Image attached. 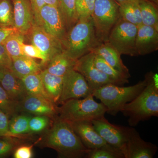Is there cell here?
<instances>
[{"instance_id":"cell-31","label":"cell","mask_w":158,"mask_h":158,"mask_svg":"<svg viewBox=\"0 0 158 158\" xmlns=\"http://www.w3.org/2000/svg\"><path fill=\"white\" fill-rule=\"evenodd\" d=\"M86 158H125L120 150L107 144L96 149L89 151Z\"/></svg>"},{"instance_id":"cell-24","label":"cell","mask_w":158,"mask_h":158,"mask_svg":"<svg viewBox=\"0 0 158 158\" xmlns=\"http://www.w3.org/2000/svg\"><path fill=\"white\" fill-rule=\"evenodd\" d=\"M21 79L27 94L41 97L52 102L46 92L39 73L31 74Z\"/></svg>"},{"instance_id":"cell-9","label":"cell","mask_w":158,"mask_h":158,"mask_svg":"<svg viewBox=\"0 0 158 158\" xmlns=\"http://www.w3.org/2000/svg\"><path fill=\"white\" fill-rule=\"evenodd\" d=\"M93 91L84 77L74 69L69 71L63 77V84L59 103L73 99L85 98Z\"/></svg>"},{"instance_id":"cell-8","label":"cell","mask_w":158,"mask_h":158,"mask_svg":"<svg viewBox=\"0 0 158 158\" xmlns=\"http://www.w3.org/2000/svg\"><path fill=\"white\" fill-rule=\"evenodd\" d=\"M94 53L90 52L77 60L74 70L84 77L93 91L108 84L116 85L107 76L99 70L94 62Z\"/></svg>"},{"instance_id":"cell-28","label":"cell","mask_w":158,"mask_h":158,"mask_svg":"<svg viewBox=\"0 0 158 158\" xmlns=\"http://www.w3.org/2000/svg\"><path fill=\"white\" fill-rule=\"evenodd\" d=\"M25 35L19 32L12 34L3 43L4 46L11 59L25 56L22 49L24 43Z\"/></svg>"},{"instance_id":"cell-32","label":"cell","mask_w":158,"mask_h":158,"mask_svg":"<svg viewBox=\"0 0 158 158\" xmlns=\"http://www.w3.org/2000/svg\"><path fill=\"white\" fill-rule=\"evenodd\" d=\"M19 110V103L14 101L0 85V110L8 116Z\"/></svg>"},{"instance_id":"cell-7","label":"cell","mask_w":158,"mask_h":158,"mask_svg":"<svg viewBox=\"0 0 158 158\" xmlns=\"http://www.w3.org/2000/svg\"><path fill=\"white\" fill-rule=\"evenodd\" d=\"M138 26L119 19L111 30L107 42L121 55L138 56L135 47Z\"/></svg>"},{"instance_id":"cell-19","label":"cell","mask_w":158,"mask_h":158,"mask_svg":"<svg viewBox=\"0 0 158 158\" xmlns=\"http://www.w3.org/2000/svg\"><path fill=\"white\" fill-rule=\"evenodd\" d=\"M92 52L100 56L116 70L131 77L128 69L123 62L121 55L108 42L100 44Z\"/></svg>"},{"instance_id":"cell-34","label":"cell","mask_w":158,"mask_h":158,"mask_svg":"<svg viewBox=\"0 0 158 158\" xmlns=\"http://www.w3.org/2000/svg\"><path fill=\"white\" fill-rule=\"evenodd\" d=\"M48 118L45 116L31 117L29 121L30 131L35 133L42 131L48 126Z\"/></svg>"},{"instance_id":"cell-42","label":"cell","mask_w":158,"mask_h":158,"mask_svg":"<svg viewBox=\"0 0 158 158\" xmlns=\"http://www.w3.org/2000/svg\"><path fill=\"white\" fill-rule=\"evenodd\" d=\"M59 0H44L45 5L59 7Z\"/></svg>"},{"instance_id":"cell-45","label":"cell","mask_w":158,"mask_h":158,"mask_svg":"<svg viewBox=\"0 0 158 158\" xmlns=\"http://www.w3.org/2000/svg\"><path fill=\"white\" fill-rule=\"evenodd\" d=\"M3 71H4L0 69V79H1V77H2V75Z\"/></svg>"},{"instance_id":"cell-4","label":"cell","mask_w":158,"mask_h":158,"mask_svg":"<svg viewBox=\"0 0 158 158\" xmlns=\"http://www.w3.org/2000/svg\"><path fill=\"white\" fill-rule=\"evenodd\" d=\"M148 79L146 74L144 80L132 86L123 87L108 84L94 90L92 94L106 107V113L116 116L126 104L132 101L143 90L147 85Z\"/></svg>"},{"instance_id":"cell-27","label":"cell","mask_w":158,"mask_h":158,"mask_svg":"<svg viewBox=\"0 0 158 158\" xmlns=\"http://www.w3.org/2000/svg\"><path fill=\"white\" fill-rule=\"evenodd\" d=\"M59 8L68 32L79 19L76 9V0H59Z\"/></svg>"},{"instance_id":"cell-29","label":"cell","mask_w":158,"mask_h":158,"mask_svg":"<svg viewBox=\"0 0 158 158\" xmlns=\"http://www.w3.org/2000/svg\"><path fill=\"white\" fill-rule=\"evenodd\" d=\"M0 27L15 28L12 0H0Z\"/></svg>"},{"instance_id":"cell-3","label":"cell","mask_w":158,"mask_h":158,"mask_svg":"<svg viewBox=\"0 0 158 158\" xmlns=\"http://www.w3.org/2000/svg\"><path fill=\"white\" fill-rule=\"evenodd\" d=\"M47 146L65 158L86 157L90 150L83 144L70 123L58 118L45 138Z\"/></svg>"},{"instance_id":"cell-14","label":"cell","mask_w":158,"mask_h":158,"mask_svg":"<svg viewBox=\"0 0 158 158\" xmlns=\"http://www.w3.org/2000/svg\"><path fill=\"white\" fill-rule=\"evenodd\" d=\"M14 27L27 36L35 24L30 0H12Z\"/></svg>"},{"instance_id":"cell-46","label":"cell","mask_w":158,"mask_h":158,"mask_svg":"<svg viewBox=\"0 0 158 158\" xmlns=\"http://www.w3.org/2000/svg\"><path fill=\"white\" fill-rule=\"evenodd\" d=\"M0 137H1V136H0Z\"/></svg>"},{"instance_id":"cell-20","label":"cell","mask_w":158,"mask_h":158,"mask_svg":"<svg viewBox=\"0 0 158 158\" xmlns=\"http://www.w3.org/2000/svg\"><path fill=\"white\" fill-rule=\"evenodd\" d=\"M12 59L11 71L20 79L34 73H39L42 71V63H38L35 59L27 56Z\"/></svg>"},{"instance_id":"cell-13","label":"cell","mask_w":158,"mask_h":158,"mask_svg":"<svg viewBox=\"0 0 158 158\" xmlns=\"http://www.w3.org/2000/svg\"><path fill=\"white\" fill-rule=\"evenodd\" d=\"M91 122L94 129L106 143L120 150L124 154L126 141L124 127L110 123L105 116Z\"/></svg>"},{"instance_id":"cell-22","label":"cell","mask_w":158,"mask_h":158,"mask_svg":"<svg viewBox=\"0 0 158 158\" xmlns=\"http://www.w3.org/2000/svg\"><path fill=\"white\" fill-rule=\"evenodd\" d=\"M39 74L46 92L51 101L55 104L59 103L62 93L63 77L52 74L44 69L41 71Z\"/></svg>"},{"instance_id":"cell-11","label":"cell","mask_w":158,"mask_h":158,"mask_svg":"<svg viewBox=\"0 0 158 158\" xmlns=\"http://www.w3.org/2000/svg\"><path fill=\"white\" fill-rule=\"evenodd\" d=\"M124 129L126 139L125 158L153 157L158 150L156 145L144 141L134 128L124 127Z\"/></svg>"},{"instance_id":"cell-39","label":"cell","mask_w":158,"mask_h":158,"mask_svg":"<svg viewBox=\"0 0 158 158\" xmlns=\"http://www.w3.org/2000/svg\"><path fill=\"white\" fill-rule=\"evenodd\" d=\"M9 121L8 116L0 110V136H8Z\"/></svg>"},{"instance_id":"cell-10","label":"cell","mask_w":158,"mask_h":158,"mask_svg":"<svg viewBox=\"0 0 158 158\" xmlns=\"http://www.w3.org/2000/svg\"><path fill=\"white\" fill-rule=\"evenodd\" d=\"M37 25L61 42L67 33L62 13L57 6L44 5L40 11Z\"/></svg>"},{"instance_id":"cell-33","label":"cell","mask_w":158,"mask_h":158,"mask_svg":"<svg viewBox=\"0 0 158 158\" xmlns=\"http://www.w3.org/2000/svg\"><path fill=\"white\" fill-rule=\"evenodd\" d=\"M95 0H76V9L79 19L91 16Z\"/></svg>"},{"instance_id":"cell-38","label":"cell","mask_w":158,"mask_h":158,"mask_svg":"<svg viewBox=\"0 0 158 158\" xmlns=\"http://www.w3.org/2000/svg\"><path fill=\"white\" fill-rule=\"evenodd\" d=\"M33 145L23 146L19 147L15 152V158H31L33 157Z\"/></svg>"},{"instance_id":"cell-30","label":"cell","mask_w":158,"mask_h":158,"mask_svg":"<svg viewBox=\"0 0 158 158\" xmlns=\"http://www.w3.org/2000/svg\"><path fill=\"white\" fill-rule=\"evenodd\" d=\"M31 116L26 115L15 116L9 122V135H22L30 132L29 121Z\"/></svg>"},{"instance_id":"cell-5","label":"cell","mask_w":158,"mask_h":158,"mask_svg":"<svg viewBox=\"0 0 158 158\" xmlns=\"http://www.w3.org/2000/svg\"><path fill=\"white\" fill-rule=\"evenodd\" d=\"M91 94L82 99H73L62 104L58 109L59 118L69 123L92 121L105 116L107 109L94 100Z\"/></svg>"},{"instance_id":"cell-25","label":"cell","mask_w":158,"mask_h":158,"mask_svg":"<svg viewBox=\"0 0 158 158\" xmlns=\"http://www.w3.org/2000/svg\"><path fill=\"white\" fill-rule=\"evenodd\" d=\"M118 10L121 19L138 27L142 24L139 3L128 2L119 4Z\"/></svg>"},{"instance_id":"cell-1","label":"cell","mask_w":158,"mask_h":158,"mask_svg":"<svg viewBox=\"0 0 158 158\" xmlns=\"http://www.w3.org/2000/svg\"><path fill=\"white\" fill-rule=\"evenodd\" d=\"M148 82L143 90L132 101L126 104L120 112L129 117L130 126L135 127L141 121L158 116V74L147 73Z\"/></svg>"},{"instance_id":"cell-6","label":"cell","mask_w":158,"mask_h":158,"mask_svg":"<svg viewBox=\"0 0 158 158\" xmlns=\"http://www.w3.org/2000/svg\"><path fill=\"white\" fill-rule=\"evenodd\" d=\"M118 8L115 0H95L91 17L100 43L107 42L111 30L120 19Z\"/></svg>"},{"instance_id":"cell-44","label":"cell","mask_w":158,"mask_h":158,"mask_svg":"<svg viewBox=\"0 0 158 158\" xmlns=\"http://www.w3.org/2000/svg\"><path fill=\"white\" fill-rule=\"evenodd\" d=\"M150 2L153 3L156 6H157L158 3V0H148Z\"/></svg>"},{"instance_id":"cell-21","label":"cell","mask_w":158,"mask_h":158,"mask_svg":"<svg viewBox=\"0 0 158 158\" xmlns=\"http://www.w3.org/2000/svg\"><path fill=\"white\" fill-rule=\"evenodd\" d=\"M77 60H74L62 51L48 62L44 70L57 76L63 77L69 71L74 69Z\"/></svg>"},{"instance_id":"cell-23","label":"cell","mask_w":158,"mask_h":158,"mask_svg":"<svg viewBox=\"0 0 158 158\" xmlns=\"http://www.w3.org/2000/svg\"><path fill=\"white\" fill-rule=\"evenodd\" d=\"M94 62L99 70L114 81L117 85L123 86L129 83L130 76L116 70L100 56L94 53Z\"/></svg>"},{"instance_id":"cell-35","label":"cell","mask_w":158,"mask_h":158,"mask_svg":"<svg viewBox=\"0 0 158 158\" xmlns=\"http://www.w3.org/2000/svg\"><path fill=\"white\" fill-rule=\"evenodd\" d=\"M23 52L25 56L31 57V58H36L40 59L41 60V63L43 65L47 64V59L45 56L40 52V50L33 44H25L24 43L22 46Z\"/></svg>"},{"instance_id":"cell-41","label":"cell","mask_w":158,"mask_h":158,"mask_svg":"<svg viewBox=\"0 0 158 158\" xmlns=\"http://www.w3.org/2000/svg\"><path fill=\"white\" fill-rule=\"evenodd\" d=\"M19 32L15 28H3L0 27V44H3L12 34Z\"/></svg>"},{"instance_id":"cell-17","label":"cell","mask_w":158,"mask_h":158,"mask_svg":"<svg viewBox=\"0 0 158 158\" xmlns=\"http://www.w3.org/2000/svg\"><path fill=\"white\" fill-rule=\"evenodd\" d=\"M135 47L138 56H144L158 50V31L150 26L138 27Z\"/></svg>"},{"instance_id":"cell-26","label":"cell","mask_w":158,"mask_h":158,"mask_svg":"<svg viewBox=\"0 0 158 158\" xmlns=\"http://www.w3.org/2000/svg\"><path fill=\"white\" fill-rule=\"evenodd\" d=\"M142 24L150 26L158 31V12L155 5L148 0L139 3Z\"/></svg>"},{"instance_id":"cell-2","label":"cell","mask_w":158,"mask_h":158,"mask_svg":"<svg viewBox=\"0 0 158 158\" xmlns=\"http://www.w3.org/2000/svg\"><path fill=\"white\" fill-rule=\"evenodd\" d=\"M62 51L77 60L92 52L100 44L91 16L80 18L62 41Z\"/></svg>"},{"instance_id":"cell-40","label":"cell","mask_w":158,"mask_h":158,"mask_svg":"<svg viewBox=\"0 0 158 158\" xmlns=\"http://www.w3.org/2000/svg\"><path fill=\"white\" fill-rule=\"evenodd\" d=\"M13 143L9 140L0 139V157L9 153L13 149Z\"/></svg>"},{"instance_id":"cell-16","label":"cell","mask_w":158,"mask_h":158,"mask_svg":"<svg viewBox=\"0 0 158 158\" xmlns=\"http://www.w3.org/2000/svg\"><path fill=\"white\" fill-rule=\"evenodd\" d=\"M19 108L37 116H53L58 109L53 102L37 95L27 94L19 103Z\"/></svg>"},{"instance_id":"cell-18","label":"cell","mask_w":158,"mask_h":158,"mask_svg":"<svg viewBox=\"0 0 158 158\" xmlns=\"http://www.w3.org/2000/svg\"><path fill=\"white\" fill-rule=\"evenodd\" d=\"M0 85L14 101L19 102L27 94L21 79L10 70L3 71L0 79Z\"/></svg>"},{"instance_id":"cell-15","label":"cell","mask_w":158,"mask_h":158,"mask_svg":"<svg viewBox=\"0 0 158 158\" xmlns=\"http://www.w3.org/2000/svg\"><path fill=\"white\" fill-rule=\"evenodd\" d=\"M69 123L83 144L88 149H96L107 144L94 129L91 121Z\"/></svg>"},{"instance_id":"cell-37","label":"cell","mask_w":158,"mask_h":158,"mask_svg":"<svg viewBox=\"0 0 158 158\" xmlns=\"http://www.w3.org/2000/svg\"><path fill=\"white\" fill-rule=\"evenodd\" d=\"M30 2L34 14L35 24L38 25L39 23L40 11L41 8L45 5L44 0H30Z\"/></svg>"},{"instance_id":"cell-43","label":"cell","mask_w":158,"mask_h":158,"mask_svg":"<svg viewBox=\"0 0 158 158\" xmlns=\"http://www.w3.org/2000/svg\"><path fill=\"white\" fill-rule=\"evenodd\" d=\"M118 4H121V3L128 2H135L140 3L141 2L145 1V0H115Z\"/></svg>"},{"instance_id":"cell-36","label":"cell","mask_w":158,"mask_h":158,"mask_svg":"<svg viewBox=\"0 0 158 158\" xmlns=\"http://www.w3.org/2000/svg\"><path fill=\"white\" fill-rule=\"evenodd\" d=\"M12 59L6 51L3 44H0V69L10 70Z\"/></svg>"},{"instance_id":"cell-12","label":"cell","mask_w":158,"mask_h":158,"mask_svg":"<svg viewBox=\"0 0 158 158\" xmlns=\"http://www.w3.org/2000/svg\"><path fill=\"white\" fill-rule=\"evenodd\" d=\"M27 36H29L31 44L39 49L48 62L55 56L63 51L60 40L35 24Z\"/></svg>"}]
</instances>
